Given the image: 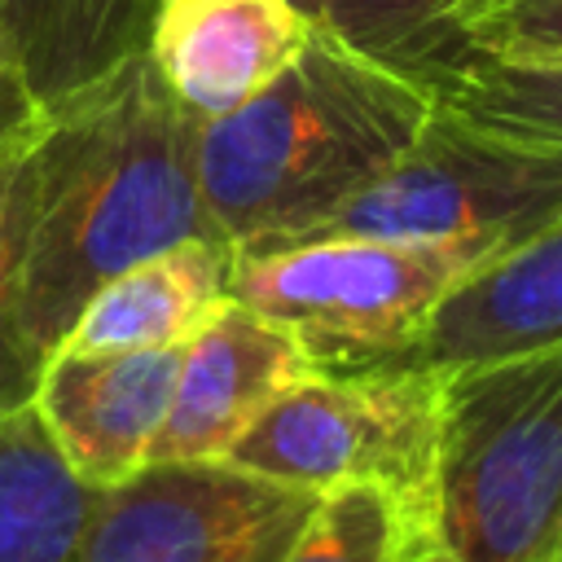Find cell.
I'll return each instance as SVG.
<instances>
[{
    "instance_id": "obj_20",
    "label": "cell",
    "mask_w": 562,
    "mask_h": 562,
    "mask_svg": "<svg viewBox=\"0 0 562 562\" xmlns=\"http://www.w3.org/2000/svg\"><path fill=\"white\" fill-rule=\"evenodd\" d=\"M44 119H48V110L31 97L22 75L0 57V149L31 145L44 132Z\"/></svg>"
},
{
    "instance_id": "obj_8",
    "label": "cell",
    "mask_w": 562,
    "mask_h": 562,
    "mask_svg": "<svg viewBox=\"0 0 562 562\" xmlns=\"http://www.w3.org/2000/svg\"><path fill=\"white\" fill-rule=\"evenodd\" d=\"M176 369L180 347L53 351L40 364L31 408L75 479L88 487H114L149 461Z\"/></svg>"
},
{
    "instance_id": "obj_15",
    "label": "cell",
    "mask_w": 562,
    "mask_h": 562,
    "mask_svg": "<svg viewBox=\"0 0 562 562\" xmlns=\"http://www.w3.org/2000/svg\"><path fill=\"white\" fill-rule=\"evenodd\" d=\"M452 9L457 0H321L316 26L435 97V88L474 57Z\"/></svg>"
},
{
    "instance_id": "obj_7",
    "label": "cell",
    "mask_w": 562,
    "mask_h": 562,
    "mask_svg": "<svg viewBox=\"0 0 562 562\" xmlns=\"http://www.w3.org/2000/svg\"><path fill=\"white\" fill-rule=\"evenodd\" d=\"M312 501L233 461H145L92 492L83 562H281Z\"/></svg>"
},
{
    "instance_id": "obj_14",
    "label": "cell",
    "mask_w": 562,
    "mask_h": 562,
    "mask_svg": "<svg viewBox=\"0 0 562 562\" xmlns=\"http://www.w3.org/2000/svg\"><path fill=\"white\" fill-rule=\"evenodd\" d=\"M92 492L31 404L0 408V562H83Z\"/></svg>"
},
{
    "instance_id": "obj_9",
    "label": "cell",
    "mask_w": 562,
    "mask_h": 562,
    "mask_svg": "<svg viewBox=\"0 0 562 562\" xmlns=\"http://www.w3.org/2000/svg\"><path fill=\"white\" fill-rule=\"evenodd\" d=\"M316 364L272 321L228 299L184 347L149 461H224L255 417Z\"/></svg>"
},
{
    "instance_id": "obj_16",
    "label": "cell",
    "mask_w": 562,
    "mask_h": 562,
    "mask_svg": "<svg viewBox=\"0 0 562 562\" xmlns=\"http://www.w3.org/2000/svg\"><path fill=\"white\" fill-rule=\"evenodd\" d=\"M435 101L474 127L562 154V57L509 61L474 53L435 88Z\"/></svg>"
},
{
    "instance_id": "obj_19",
    "label": "cell",
    "mask_w": 562,
    "mask_h": 562,
    "mask_svg": "<svg viewBox=\"0 0 562 562\" xmlns=\"http://www.w3.org/2000/svg\"><path fill=\"white\" fill-rule=\"evenodd\" d=\"M452 22L483 57H562V0H457Z\"/></svg>"
},
{
    "instance_id": "obj_6",
    "label": "cell",
    "mask_w": 562,
    "mask_h": 562,
    "mask_svg": "<svg viewBox=\"0 0 562 562\" xmlns=\"http://www.w3.org/2000/svg\"><path fill=\"white\" fill-rule=\"evenodd\" d=\"M479 263L452 246L312 237L237 255L233 299L281 325L316 369L391 364Z\"/></svg>"
},
{
    "instance_id": "obj_10",
    "label": "cell",
    "mask_w": 562,
    "mask_h": 562,
    "mask_svg": "<svg viewBox=\"0 0 562 562\" xmlns=\"http://www.w3.org/2000/svg\"><path fill=\"white\" fill-rule=\"evenodd\" d=\"M312 31L290 0H158L145 53L171 97L206 123L268 88Z\"/></svg>"
},
{
    "instance_id": "obj_5",
    "label": "cell",
    "mask_w": 562,
    "mask_h": 562,
    "mask_svg": "<svg viewBox=\"0 0 562 562\" xmlns=\"http://www.w3.org/2000/svg\"><path fill=\"white\" fill-rule=\"evenodd\" d=\"M562 211V154L496 136L435 101L417 140L312 237L452 246L487 263Z\"/></svg>"
},
{
    "instance_id": "obj_12",
    "label": "cell",
    "mask_w": 562,
    "mask_h": 562,
    "mask_svg": "<svg viewBox=\"0 0 562 562\" xmlns=\"http://www.w3.org/2000/svg\"><path fill=\"white\" fill-rule=\"evenodd\" d=\"M233 263L224 237H184L145 255L83 303L57 351L184 347L233 299Z\"/></svg>"
},
{
    "instance_id": "obj_4",
    "label": "cell",
    "mask_w": 562,
    "mask_h": 562,
    "mask_svg": "<svg viewBox=\"0 0 562 562\" xmlns=\"http://www.w3.org/2000/svg\"><path fill=\"white\" fill-rule=\"evenodd\" d=\"M443 378L448 369L426 364L312 369L255 417L224 461L316 496L351 483L382 487L422 544H443Z\"/></svg>"
},
{
    "instance_id": "obj_21",
    "label": "cell",
    "mask_w": 562,
    "mask_h": 562,
    "mask_svg": "<svg viewBox=\"0 0 562 562\" xmlns=\"http://www.w3.org/2000/svg\"><path fill=\"white\" fill-rule=\"evenodd\" d=\"M404 562H461L448 544H426V549H417L413 558H404Z\"/></svg>"
},
{
    "instance_id": "obj_1",
    "label": "cell",
    "mask_w": 562,
    "mask_h": 562,
    "mask_svg": "<svg viewBox=\"0 0 562 562\" xmlns=\"http://www.w3.org/2000/svg\"><path fill=\"white\" fill-rule=\"evenodd\" d=\"M215 237L198 189V119L149 53L48 110L22 171V334L48 360L123 268Z\"/></svg>"
},
{
    "instance_id": "obj_13",
    "label": "cell",
    "mask_w": 562,
    "mask_h": 562,
    "mask_svg": "<svg viewBox=\"0 0 562 562\" xmlns=\"http://www.w3.org/2000/svg\"><path fill=\"white\" fill-rule=\"evenodd\" d=\"M158 0H0V57L53 110L145 48Z\"/></svg>"
},
{
    "instance_id": "obj_3",
    "label": "cell",
    "mask_w": 562,
    "mask_h": 562,
    "mask_svg": "<svg viewBox=\"0 0 562 562\" xmlns=\"http://www.w3.org/2000/svg\"><path fill=\"white\" fill-rule=\"evenodd\" d=\"M439 536L461 562H553L562 536V347L448 369Z\"/></svg>"
},
{
    "instance_id": "obj_18",
    "label": "cell",
    "mask_w": 562,
    "mask_h": 562,
    "mask_svg": "<svg viewBox=\"0 0 562 562\" xmlns=\"http://www.w3.org/2000/svg\"><path fill=\"white\" fill-rule=\"evenodd\" d=\"M26 149H0V408L31 404L40 356L22 334V171Z\"/></svg>"
},
{
    "instance_id": "obj_2",
    "label": "cell",
    "mask_w": 562,
    "mask_h": 562,
    "mask_svg": "<svg viewBox=\"0 0 562 562\" xmlns=\"http://www.w3.org/2000/svg\"><path fill=\"white\" fill-rule=\"evenodd\" d=\"M435 97L316 26L303 53L237 110L198 123V189L237 255L303 241L422 132Z\"/></svg>"
},
{
    "instance_id": "obj_23",
    "label": "cell",
    "mask_w": 562,
    "mask_h": 562,
    "mask_svg": "<svg viewBox=\"0 0 562 562\" xmlns=\"http://www.w3.org/2000/svg\"><path fill=\"white\" fill-rule=\"evenodd\" d=\"M558 558H562V536H558Z\"/></svg>"
},
{
    "instance_id": "obj_17",
    "label": "cell",
    "mask_w": 562,
    "mask_h": 562,
    "mask_svg": "<svg viewBox=\"0 0 562 562\" xmlns=\"http://www.w3.org/2000/svg\"><path fill=\"white\" fill-rule=\"evenodd\" d=\"M426 549L404 509L369 483L329 487L312 501L281 562H404Z\"/></svg>"
},
{
    "instance_id": "obj_24",
    "label": "cell",
    "mask_w": 562,
    "mask_h": 562,
    "mask_svg": "<svg viewBox=\"0 0 562 562\" xmlns=\"http://www.w3.org/2000/svg\"><path fill=\"white\" fill-rule=\"evenodd\" d=\"M553 562H562V558H553Z\"/></svg>"
},
{
    "instance_id": "obj_22",
    "label": "cell",
    "mask_w": 562,
    "mask_h": 562,
    "mask_svg": "<svg viewBox=\"0 0 562 562\" xmlns=\"http://www.w3.org/2000/svg\"><path fill=\"white\" fill-rule=\"evenodd\" d=\"M290 4H299V9H303V13L312 18V22L321 18V0H290Z\"/></svg>"
},
{
    "instance_id": "obj_11",
    "label": "cell",
    "mask_w": 562,
    "mask_h": 562,
    "mask_svg": "<svg viewBox=\"0 0 562 562\" xmlns=\"http://www.w3.org/2000/svg\"><path fill=\"white\" fill-rule=\"evenodd\" d=\"M562 347V211L465 272L391 364L465 369Z\"/></svg>"
}]
</instances>
